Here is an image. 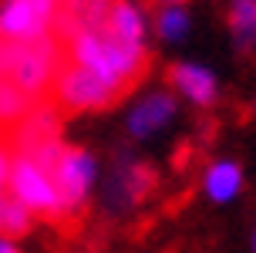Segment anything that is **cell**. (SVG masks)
Masks as SVG:
<instances>
[{"label":"cell","instance_id":"cell-17","mask_svg":"<svg viewBox=\"0 0 256 253\" xmlns=\"http://www.w3.org/2000/svg\"><path fill=\"white\" fill-rule=\"evenodd\" d=\"M0 253H20V250H17V246H10L7 240H0Z\"/></svg>","mask_w":256,"mask_h":253},{"label":"cell","instance_id":"cell-19","mask_svg":"<svg viewBox=\"0 0 256 253\" xmlns=\"http://www.w3.org/2000/svg\"><path fill=\"white\" fill-rule=\"evenodd\" d=\"M253 253H256V236H253Z\"/></svg>","mask_w":256,"mask_h":253},{"label":"cell","instance_id":"cell-12","mask_svg":"<svg viewBox=\"0 0 256 253\" xmlns=\"http://www.w3.org/2000/svg\"><path fill=\"white\" fill-rule=\"evenodd\" d=\"M230 31L240 51L256 48V0H232L230 4Z\"/></svg>","mask_w":256,"mask_h":253},{"label":"cell","instance_id":"cell-18","mask_svg":"<svg viewBox=\"0 0 256 253\" xmlns=\"http://www.w3.org/2000/svg\"><path fill=\"white\" fill-rule=\"evenodd\" d=\"M158 4H168V7H179V4H186V0H158Z\"/></svg>","mask_w":256,"mask_h":253},{"label":"cell","instance_id":"cell-8","mask_svg":"<svg viewBox=\"0 0 256 253\" xmlns=\"http://www.w3.org/2000/svg\"><path fill=\"white\" fill-rule=\"evenodd\" d=\"M112 4L115 0H61L58 17L51 24V34L61 44H68L81 31H102L108 14H112Z\"/></svg>","mask_w":256,"mask_h":253},{"label":"cell","instance_id":"cell-11","mask_svg":"<svg viewBox=\"0 0 256 253\" xmlns=\"http://www.w3.org/2000/svg\"><path fill=\"white\" fill-rule=\"evenodd\" d=\"M102 31H108L112 38L118 41H132V44H142V34H145V21H142L138 7L132 0H115L112 4V14L104 21Z\"/></svg>","mask_w":256,"mask_h":253},{"label":"cell","instance_id":"cell-6","mask_svg":"<svg viewBox=\"0 0 256 253\" xmlns=\"http://www.w3.org/2000/svg\"><path fill=\"white\" fill-rule=\"evenodd\" d=\"M61 0H0V41H34L48 34Z\"/></svg>","mask_w":256,"mask_h":253},{"label":"cell","instance_id":"cell-20","mask_svg":"<svg viewBox=\"0 0 256 253\" xmlns=\"http://www.w3.org/2000/svg\"><path fill=\"white\" fill-rule=\"evenodd\" d=\"M0 206H4V196H0Z\"/></svg>","mask_w":256,"mask_h":253},{"label":"cell","instance_id":"cell-14","mask_svg":"<svg viewBox=\"0 0 256 253\" xmlns=\"http://www.w3.org/2000/svg\"><path fill=\"white\" fill-rule=\"evenodd\" d=\"M34 229V216L27 213L17 199H4L0 206V240H20Z\"/></svg>","mask_w":256,"mask_h":253},{"label":"cell","instance_id":"cell-5","mask_svg":"<svg viewBox=\"0 0 256 253\" xmlns=\"http://www.w3.org/2000/svg\"><path fill=\"white\" fill-rule=\"evenodd\" d=\"M91 179H94V159H91V152L64 145L61 159H58V165H54V172H51V182H54V189H58V199H61L64 226H71L78 216L84 213Z\"/></svg>","mask_w":256,"mask_h":253},{"label":"cell","instance_id":"cell-2","mask_svg":"<svg viewBox=\"0 0 256 253\" xmlns=\"http://www.w3.org/2000/svg\"><path fill=\"white\" fill-rule=\"evenodd\" d=\"M61 64H64V44L51 31L34 41H0V78L14 81L34 101L51 98Z\"/></svg>","mask_w":256,"mask_h":253},{"label":"cell","instance_id":"cell-4","mask_svg":"<svg viewBox=\"0 0 256 253\" xmlns=\"http://www.w3.org/2000/svg\"><path fill=\"white\" fill-rule=\"evenodd\" d=\"M7 182H10V192H14L10 199H17L30 216H40V219H44V223H51V226H54V223L64 226L61 199H58V189H54L51 176H48V172H40L30 159L14 155Z\"/></svg>","mask_w":256,"mask_h":253},{"label":"cell","instance_id":"cell-3","mask_svg":"<svg viewBox=\"0 0 256 253\" xmlns=\"http://www.w3.org/2000/svg\"><path fill=\"white\" fill-rule=\"evenodd\" d=\"M128 91L112 85L108 78L94 75L81 64L68 61L64 58L61 71L54 78V88H51V101L61 108V115H71V112H104L118 101H125Z\"/></svg>","mask_w":256,"mask_h":253},{"label":"cell","instance_id":"cell-9","mask_svg":"<svg viewBox=\"0 0 256 253\" xmlns=\"http://www.w3.org/2000/svg\"><path fill=\"white\" fill-rule=\"evenodd\" d=\"M166 75H168V85H172V88L182 91L189 101L202 105V108H209L219 95L216 78L209 75L206 68H196V64H172Z\"/></svg>","mask_w":256,"mask_h":253},{"label":"cell","instance_id":"cell-7","mask_svg":"<svg viewBox=\"0 0 256 253\" xmlns=\"http://www.w3.org/2000/svg\"><path fill=\"white\" fill-rule=\"evenodd\" d=\"M158 189V172L148 162L138 159H125L115 165V172L108 179V189H104V206L112 213H125L132 206L145 202L152 192Z\"/></svg>","mask_w":256,"mask_h":253},{"label":"cell","instance_id":"cell-13","mask_svg":"<svg viewBox=\"0 0 256 253\" xmlns=\"http://www.w3.org/2000/svg\"><path fill=\"white\" fill-rule=\"evenodd\" d=\"M240 186H243V172H240V165H236V162L209 165V172H206V192H209L216 202L232 199V196L240 192Z\"/></svg>","mask_w":256,"mask_h":253},{"label":"cell","instance_id":"cell-16","mask_svg":"<svg viewBox=\"0 0 256 253\" xmlns=\"http://www.w3.org/2000/svg\"><path fill=\"white\" fill-rule=\"evenodd\" d=\"M10 162H14V152H10V145H7V139H0V186L10 176Z\"/></svg>","mask_w":256,"mask_h":253},{"label":"cell","instance_id":"cell-1","mask_svg":"<svg viewBox=\"0 0 256 253\" xmlns=\"http://www.w3.org/2000/svg\"><path fill=\"white\" fill-rule=\"evenodd\" d=\"M64 58L94 71V75L108 78L112 85L125 88L128 95L152 71V54H148L145 44L118 41L108 31H81L78 38H71L64 44Z\"/></svg>","mask_w":256,"mask_h":253},{"label":"cell","instance_id":"cell-15","mask_svg":"<svg viewBox=\"0 0 256 253\" xmlns=\"http://www.w3.org/2000/svg\"><path fill=\"white\" fill-rule=\"evenodd\" d=\"M155 27L166 41H179L189 31V14L179 11V7H158L155 11Z\"/></svg>","mask_w":256,"mask_h":253},{"label":"cell","instance_id":"cell-10","mask_svg":"<svg viewBox=\"0 0 256 253\" xmlns=\"http://www.w3.org/2000/svg\"><path fill=\"white\" fill-rule=\"evenodd\" d=\"M172 115H176L172 95H168V91H155V95H148L145 101L135 105V112H132V118H128V132H132L135 139H145V135L158 132Z\"/></svg>","mask_w":256,"mask_h":253}]
</instances>
